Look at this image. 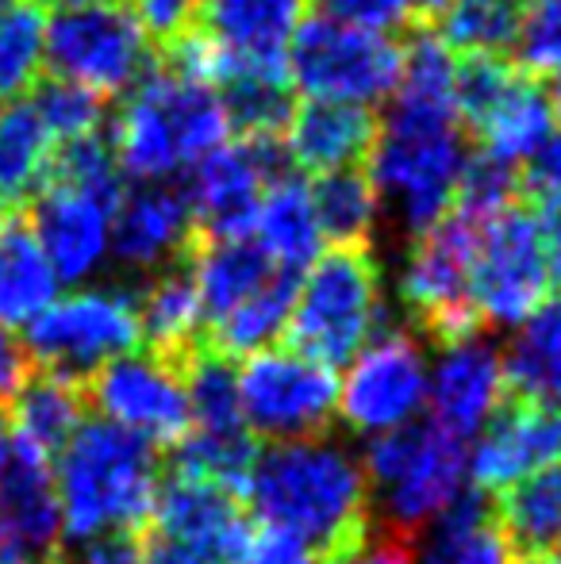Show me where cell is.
Returning a JSON list of instances; mask_svg holds the SVG:
<instances>
[{
	"instance_id": "obj_1",
	"label": "cell",
	"mask_w": 561,
	"mask_h": 564,
	"mask_svg": "<svg viewBox=\"0 0 561 564\" xmlns=\"http://www.w3.org/2000/svg\"><path fill=\"white\" fill-rule=\"evenodd\" d=\"M247 496L266 527L304 542L315 564H350L369 545L374 491L366 468L331 442H281L258 453Z\"/></svg>"
},
{
	"instance_id": "obj_2",
	"label": "cell",
	"mask_w": 561,
	"mask_h": 564,
	"mask_svg": "<svg viewBox=\"0 0 561 564\" xmlns=\"http://www.w3.org/2000/svg\"><path fill=\"white\" fill-rule=\"evenodd\" d=\"M54 465L62 530L74 542L150 530L162 460L147 438L116 423H82Z\"/></svg>"
},
{
	"instance_id": "obj_3",
	"label": "cell",
	"mask_w": 561,
	"mask_h": 564,
	"mask_svg": "<svg viewBox=\"0 0 561 564\" xmlns=\"http://www.w3.org/2000/svg\"><path fill=\"white\" fill-rule=\"evenodd\" d=\"M227 116L208 85L170 74L142 77L112 127V154L131 177L162 185L185 165L204 162L227 139Z\"/></svg>"
},
{
	"instance_id": "obj_4",
	"label": "cell",
	"mask_w": 561,
	"mask_h": 564,
	"mask_svg": "<svg viewBox=\"0 0 561 564\" xmlns=\"http://www.w3.org/2000/svg\"><path fill=\"white\" fill-rule=\"evenodd\" d=\"M385 319V273L369 246H331L296 289L284 338L289 349L338 369Z\"/></svg>"
},
{
	"instance_id": "obj_5",
	"label": "cell",
	"mask_w": 561,
	"mask_h": 564,
	"mask_svg": "<svg viewBox=\"0 0 561 564\" xmlns=\"http://www.w3.org/2000/svg\"><path fill=\"white\" fill-rule=\"evenodd\" d=\"M462 134L457 112L392 105L389 127L369 154V181L377 196H392L408 230L423 235L454 208L462 177Z\"/></svg>"
},
{
	"instance_id": "obj_6",
	"label": "cell",
	"mask_w": 561,
	"mask_h": 564,
	"mask_svg": "<svg viewBox=\"0 0 561 564\" xmlns=\"http://www.w3.org/2000/svg\"><path fill=\"white\" fill-rule=\"evenodd\" d=\"M366 480L385 511V530L416 538L423 522L439 519L457 499L465 480L462 438L434 423H404L385 431L366 449Z\"/></svg>"
},
{
	"instance_id": "obj_7",
	"label": "cell",
	"mask_w": 561,
	"mask_h": 564,
	"mask_svg": "<svg viewBox=\"0 0 561 564\" xmlns=\"http://www.w3.org/2000/svg\"><path fill=\"white\" fill-rule=\"evenodd\" d=\"M284 69L300 93L335 105H377L392 97L404 74V46L381 31H362L315 15L296 28Z\"/></svg>"
},
{
	"instance_id": "obj_8",
	"label": "cell",
	"mask_w": 561,
	"mask_h": 564,
	"mask_svg": "<svg viewBox=\"0 0 561 564\" xmlns=\"http://www.w3.org/2000/svg\"><path fill=\"white\" fill-rule=\"evenodd\" d=\"M550 265L542 250L539 216L524 204H508L496 216L477 219L470 296L481 323L516 327L527 323L550 296Z\"/></svg>"
},
{
	"instance_id": "obj_9",
	"label": "cell",
	"mask_w": 561,
	"mask_h": 564,
	"mask_svg": "<svg viewBox=\"0 0 561 564\" xmlns=\"http://www.w3.org/2000/svg\"><path fill=\"white\" fill-rule=\"evenodd\" d=\"M477 219L450 208L431 230H423L400 273V300L423 338L434 346H457L477 338V307L470 296Z\"/></svg>"
},
{
	"instance_id": "obj_10",
	"label": "cell",
	"mask_w": 561,
	"mask_h": 564,
	"mask_svg": "<svg viewBox=\"0 0 561 564\" xmlns=\"http://www.w3.org/2000/svg\"><path fill=\"white\" fill-rule=\"evenodd\" d=\"M139 346V300L123 289H93L51 300L28 323V341H23L39 369L74 380H85L105 361L136 354Z\"/></svg>"
},
{
	"instance_id": "obj_11",
	"label": "cell",
	"mask_w": 561,
	"mask_h": 564,
	"mask_svg": "<svg viewBox=\"0 0 561 564\" xmlns=\"http://www.w3.org/2000/svg\"><path fill=\"white\" fill-rule=\"evenodd\" d=\"M239 408L255 434L315 442L338 411V377L296 349H258L239 369Z\"/></svg>"
},
{
	"instance_id": "obj_12",
	"label": "cell",
	"mask_w": 561,
	"mask_h": 564,
	"mask_svg": "<svg viewBox=\"0 0 561 564\" xmlns=\"http://www.w3.org/2000/svg\"><path fill=\"white\" fill-rule=\"evenodd\" d=\"M46 62L54 74L93 89L97 97H116L147 74V35L136 15L116 4L69 8L46 23Z\"/></svg>"
},
{
	"instance_id": "obj_13",
	"label": "cell",
	"mask_w": 561,
	"mask_h": 564,
	"mask_svg": "<svg viewBox=\"0 0 561 564\" xmlns=\"http://www.w3.org/2000/svg\"><path fill=\"white\" fill-rule=\"evenodd\" d=\"M85 403L108 415V423L173 449L188 434V392L177 365L162 357H116L82 380Z\"/></svg>"
},
{
	"instance_id": "obj_14",
	"label": "cell",
	"mask_w": 561,
	"mask_h": 564,
	"mask_svg": "<svg viewBox=\"0 0 561 564\" xmlns=\"http://www.w3.org/2000/svg\"><path fill=\"white\" fill-rule=\"evenodd\" d=\"M427 400L423 346L408 330H389L354 361L338 388V415L358 434H385L404 426Z\"/></svg>"
},
{
	"instance_id": "obj_15",
	"label": "cell",
	"mask_w": 561,
	"mask_h": 564,
	"mask_svg": "<svg viewBox=\"0 0 561 564\" xmlns=\"http://www.w3.org/2000/svg\"><path fill=\"white\" fill-rule=\"evenodd\" d=\"M281 150L278 142H247L208 154L193 165L188 181V219L201 238H247L255 227L258 204L270 181H278Z\"/></svg>"
},
{
	"instance_id": "obj_16",
	"label": "cell",
	"mask_w": 561,
	"mask_h": 564,
	"mask_svg": "<svg viewBox=\"0 0 561 564\" xmlns=\"http://www.w3.org/2000/svg\"><path fill=\"white\" fill-rule=\"evenodd\" d=\"M561 453V411L554 403L524 400V395L504 392L500 408L493 411L485 434L473 446L470 468L473 488L504 491L519 484L524 476L550 468Z\"/></svg>"
},
{
	"instance_id": "obj_17",
	"label": "cell",
	"mask_w": 561,
	"mask_h": 564,
	"mask_svg": "<svg viewBox=\"0 0 561 564\" xmlns=\"http://www.w3.org/2000/svg\"><path fill=\"white\" fill-rule=\"evenodd\" d=\"M150 530L201 553L212 564H235L250 538L247 514L235 491L181 473H162L158 480Z\"/></svg>"
},
{
	"instance_id": "obj_18",
	"label": "cell",
	"mask_w": 561,
	"mask_h": 564,
	"mask_svg": "<svg viewBox=\"0 0 561 564\" xmlns=\"http://www.w3.org/2000/svg\"><path fill=\"white\" fill-rule=\"evenodd\" d=\"M112 212L116 208L77 193V188H39L31 200L28 224L58 281H82L105 261L108 246H112Z\"/></svg>"
},
{
	"instance_id": "obj_19",
	"label": "cell",
	"mask_w": 561,
	"mask_h": 564,
	"mask_svg": "<svg viewBox=\"0 0 561 564\" xmlns=\"http://www.w3.org/2000/svg\"><path fill=\"white\" fill-rule=\"evenodd\" d=\"M377 134L381 127L369 108L308 100V105L292 108V119L284 127V154L300 170L323 177V173L358 170L362 162H369Z\"/></svg>"
},
{
	"instance_id": "obj_20",
	"label": "cell",
	"mask_w": 561,
	"mask_h": 564,
	"mask_svg": "<svg viewBox=\"0 0 561 564\" xmlns=\"http://www.w3.org/2000/svg\"><path fill=\"white\" fill-rule=\"evenodd\" d=\"M504 365L488 341H457L442 349V361L434 369V380L427 384L434 411V426H442L454 438L473 434L481 423L493 419V411L504 400Z\"/></svg>"
},
{
	"instance_id": "obj_21",
	"label": "cell",
	"mask_w": 561,
	"mask_h": 564,
	"mask_svg": "<svg viewBox=\"0 0 561 564\" xmlns=\"http://www.w3.org/2000/svg\"><path fill=\"white\" fill-rule=\"evenodd\" d=\"M0 530L15 550L54 553L62 534V507L54 488V468L12 431V453L0 468Z\"/></svg>"
},
{
	"instance_id": "obj_22",
	"label": "cell",
	"mask_w": 561,
	"mask_h": 564,
	"mask_svg": "<svg viewBox=\"0 0 561 564\" xmlns=\"http://www.w3.org/2000/svg\"><path fill=\"white\" fill-rule=\"evenodd\" d=\"M181 258L188 261V276H193L196 300H201V315L212 323H219L227 312L250 300L273 273L270 258L258 242L247 238H201L188 235Z\"/></svg>"
},
{
	"instance_id": "obj_23",
	"label": "cell",
	"mask_w": 561,
	"mask_h": 564,
	"mask_svg": "<svg viewBox=\"0 0 561 564\" xmlns=\"http://www.w3.org/2000/svg\"><path fill=\"white\" fill-rule=\"evenodd\" d=\"M193 235L188 204L181 193L165 185H142L123 193L112 212V246L116 258L128 269H158L177 258Z\"/></svg>"
},
{
	"instance_id": "obj_24",
	"label": "cell",
	"mask_w": 561,
	"mask_h": 564,
	"mask_svg": "<svg viewBox=\"0 0 561 564\" xmlns=\"http://www.w3.org/2000/svg\"><path fill=\"white\" fill-rule=\"evenodd\" d=\"M312 0H201L196 23L239 62H284Z\"/></svg>"
},
{
	"instance_id": "obj_25",
	"label": "cell",
	"mask_w": 561,
	"mask_h": 564,
	"mask_svg": "<svg viewBox=\"0 0 561 564\" xmlns=\"http://www.w3.org/2000/svg\"><path fill=\"white\" fill-rule=\"evenodd\" d=\"M12 423V431L28 442L39 457H46L54 465L58 453L69 446L77 431H82L89 403H85L82 380L62 377L51 369H31L28 380L8 395V403H0Z\"/></svg>"
},
{
	"instance_id": "obj_26",
	"label": "cell",
	"mask_w": 561,
	"mask_h": 564,
	"mask_svg": "<svg viewBox=\"0 0 561 564\" xmlns=\"http://www.w3.org/2000/svg\"><path fill=\"white\" fill-rule=\"evenodd\" d=\"M511 561H550L561 542V468H539L493 499Z\"/></svg>"
},
{
	"instance_id": "obj_27",
	"label": "cell",
	"mask_w": 561,
	"mask_h": 564,
	"mask_svg": "<svg viewBox=\"0 0 561 564\" xmlns=\"http://www.w3.org/2000/svg\"><path fill=\"white\" fill-rule=\"evenodd\" d=\"M224 116L227 127L247 142H278L292 119V89L284 62H239L227 54L224 74Z\"/></svg>"
},
{
	"instance_id": "obj_28",
	"label": "cell",
	"mask_w": 561,
	"mask_h": 564,
	"mask_svg": "<svg viewBox=\"0 0 561 564\" xmlns=\"http://www.w3.org/2000/svg\"><path fill=\"white\" fill-rule=\"evenodd\" d=\"M554 100L547 97V89L531 74L519 69L516 82L504 89V97L488 108V116L470 134L481 142V154L516 165L531 158L542 142L554 139Z\"/></svg>"
},
{
	"instance_id": "obj_29",
	"label": "cell",
	"mask_w": 561,
	"mask_h": 564,
	"mask_svg": "<svg viewBox=\"0 0 561 564\" xmlns=\"http://www.w3.org/2000/svg\"><path fill=\"white\" fill-rule=\"evenodd\" d=\"M420 564H511L493 496L481 488L457 491L420 545Z\"/></svg>"
},
{
	"instance_id": "obj_30",
	"label": "cell",
	"mask_w": 561,
	"mask_h": 564,
	"mask_svg": "<svg viewBox=\"0 0 561 564\" xmlns=\"http://www.w3.org/2000/svg\"><path fill=\"white\" fill-rule=\"evenodd\" d=\"M255 230H258V246H262L273 265L284 269V273H300L320 253L323 242L312 188L296 177L270 181V188L262 193V204H258Z\"/></svg>"
},
{
	"instance_id": "obj_31",
	"label": "cell",
	"mask_w": 561,
	"mask_h": 564,
	"mask_svg": "<svg viewBox=\"0 0 561 564\" xmlns=\"http://www.w3.org/2000/svg\"><path fill=\"white\" fill-rule=\"evenodd\" d=\"M201 323L204 315L193 276L177 265L154 273V281L139 296V327L150 354L181 369V361L201 346Z\"/></svg>"
},
{
	"instance_id": "obj_32",
	"label": "cell",
	"mask_w": 561,
	"mask_h": 564,
	"mask_svg": "<svg viewBox=\"0 0 561 564\" xmlns=\"http://www.w3.org/2000/svg\"><path fill=\"white\" fill-rule=\"evenodd\" d=\"M58 292L51 261L23 216H12L0 230V327L31 323Z\"/></svg>"
},
{
	"instance_id": "obj_33",
	"label": "cell",
	"mask_w": 561,
	"mask_h": 564,
	"mask_svg": "<svg viewBox=\"0 0 561 564\" xmlns=\"http://www.w3.org/2000/svg\"><path fill=\"white\" fill-rule=\"evenodd\" d=\"M54 139L31 100H0V204L20 208L51 177Z\"/></svg>"
},
{
	"instance_id": "obj_34",
	"label": "cell",
	"mask_w": 561,
	"mask_h": 564,
	"mask_svg": "<svg viewBox=\"0 0 561 564\" xmlns=\"http://www.w3.org/2000/svg\"><path fill=\"white\" fill-rule=\"evenodd\" d=\"M504 388L539 403H561V300L542 304L524 323L504 357Z\"/></svg>"
},
{
	"instance_id": "obj_35",
	"label": "cell",
	"mask_w": 561,
	"mask_h": 564,
	"mask_svg": "<svg viewBox=\"0 0 561 564\" xmlns=\"http://www.w3.org/2000/svg\"><path fill=\"white\" fill-rule=\"evenodd\" d=\"M296 289H300L296 273L278 269L255 296L242 300V304L235 307V312H227L219 323H212L201 335V341L208 349H216V354H224L227 361L258 354V349H266L284 330L292 300H296Z\"/></svg>"
},
{
	"instance_id": "obj_36",
	"label": "cell",
	"mask_w": 561,
	"mask_h": 564,
	"mask_svg": "<svg viewBox=\"0 0 561 564\" xmlns=\"http://www.w3.org/2000/svg\"><path fill=\"white\" fill-rule=\"evenodd\" d=\"M312 204L323 238H331L335 246H374L381 196H377L369 173L362 170L323 173L312 188Z\"/></svg>"
},
{
	"instance_id": "obj_37",
	"label": "cell",
	"mask_w": 561,
	"mask_h": 564,
	"mask_svg": "<svg viewBox=\"0 0 561 564\" xmlns=\"http://www.w3.org/2000/svg\"><path fill=\"white\" fill-rule=\"evenodd\" d=\"M181 377H185L188 392V419H193L188 431L231 434L247 426L239 408V372L231 369V361L224 354H216V349H208L201 341L181 361Z\"/></svg>"
},
{
	"instance_id": "obj_38",
	"label": "cell",
	"mask_w": 561,
	"mask_h": 564,
	"mask_svg": "<svg viewBox=\"0 0 561 564\" xmlns=\"http://www.w3.org/2000/svg\"><path fill=\"white\" fill-rule=\"evenodd\" d=\"M524 0H450L434 15V35L462 54H504L524 28Z\"/></svg>"
},
{
	"instance_id": "obj_39",
	"label": "cell",
	"mask_w": 561,
	"mask_h": 564,
	"mask_svg": "<svg viewBox=\"0 0 561 564\" xmlns=\"http://www.w3.org/2000/svg\"><path fill=\"white\" fill-rule=\"evenodd\" d=\"M46 62V20L43 8L15 0L0 12V100L28 97L43 77Z\"/></svg>"
},
{
	"instance_id": "obj_40",
	"label": "cell",
	"mask_w": 561,
	"mask_h": 564,
	"mask_svg": "<svg viewBox=\"0 0 561 564\" xmlns=\"http://www.w3.org/2000/svg\"><path fill=\"white\" fill-rule=\"evenodd\" d=\"M46 185L77 188V193L93 196V200L108 204V208H116L123 200L120 162H116L112 147L105 139H97V134L62 142V150H54Z\"/></svg>"
},
{
	"instance_id": "obj_41",
	"label": "cell",
	"mask_w": 561,
	"mask_h": 564,
	"mask_svg": "<svg viewBox=\"0 0 561 564\" xmlns=\"http://www.w3.org/2000/svg\"><path fill=\"white\" fill-rule=\"evenodd\" d=\"M31 108L43 119V127L51 131L54 142H74L97 134L100 119H105V97H97L93 89L66 77H39L31 89Z\"/></svg>"
},
{
	"instance_id": "obj_42",
	"label": "cell",
	"mask_w": 561,
	"mask_h": 564,
	"mask_svg": "<svg viewBox=\"0 0 561 564\" xmlns=\"http://www.w3.org/2000/svg\"><path fill=\"white\" fill-rule=\"evenodd\" d=\"M516 170L508 162H496L488 154H477L462 165V177H457L454 193V212L470 219H488L500 208L516 204Z\"/></svg>"
},
{
	"instance_id": "obj_43",
	"label": "cell",
	"mask_w": 561,
	"mask_h": 564,
	"mask_svg": "<svg viewBox=\"0 0 561 564\" xmlns=\"http://www.w3.org/2000/svg\"><path fill=\"white\" fill-rule=\"evenodd\" d=\"M516 43L524 74H561V0H535L531 12H524Z\"/></svg>"
},
{
	"instance_id": "obj_44",
	"label": "cell",
	"mask_w": 561,
	"mask_h": 564,
	"mask_svg": "<svg viewBox=\"0 0 561 564\" xmlns=\"http://www.w3.org/2000/svg\"><path fill=\"white\" fill-rule=\"evenodd\" d=\"M131 4H136V23L142 35H150L158 46L193 28L196 12H201V0H131Z\"/></svg>"
},
{
	"instance_id": "obj_45",
	"label": "cell",
	"mask_w": 561,
	"mask_h": 564,
	"mask_svg": "<svg viewBox=\"0 0 561 564\" xmlns=\"http://www.w3.org/2000/svg\"><path fill=\"white\" fill-rule=\"evenodd\" d=\"M323 8V15L346 28H362V31H392L404 23V4L400 0H315Z\"/></svg>"
},
{
	"instance_id": "obj_46",
	"label": "cell",
	"mask_w": 561,
	"mask_h": 564,
	"mask_svg": "<svg viewBox=\"0 0 561 564\" xmlns=\"http://www.w3.org/2000/svg\"><path fill=\"white\" fill-rule=\"evenodd\" d=\"M524 188L535 204L542 208H561V134L550 142H542L531 158H527V173L524 177Z\"/></svg>"
},
{
	"instance_id": "obj_47",
	"label": "cell",
	"mask_w": 561,
	"mask_h": 564,
	"mask_svg": "<svg viewBox=\"0 0 561 564\" xmlns=\"http://www.w3.org/2000/svg\"><path fill=\"white\" fill-rule=\"evenodd\" d=\"M235 564H315V557L292 534H284L278 527H262V530H250L247 550H242V557Z\"/></svg>"
},
{
	"instance_id": "obj_48",
	"label": "cell",
	"mask_w": 561,
	"mask_h": 564,
	"mask_svg": "<svg viewBox=\"0 0 561 564\" xmlns=\"http://www.w3.org/2000/svg\"><path fill=\"white\" fill-rule=\"evenodd\" d=\"M142 545H147V530H142V534L93 538L82 564H142Z\"/></svg>"
},
{
	"instance_id": "obj_49",
	"label": "cell",
	"mask_w": 561,
	"mask_h": 564,
	"mask_svg": "<svg viewBox=\"0 0 561 564\" xmlns=\"http://www.w3.org/2000/svg\"><path fill=\"white\" fill-rule=\"evenodd\" d=\"M31 369H35L31 354L8 335V327H0V403H8V395L28 380Z\"/></svg>"
},
{
	"instance_id": "obj_50",
	"label": "cell",
	"mask_w": 561,
	"mask_h": 564,
	"mask_svg": "<svg viewBox=\"0 0 561 564\" xmlns=\"http://www.w3.org/2000/svg\"><path fill=\"white\" fill-rule=\"evenodd\" d=\"M350 564H416V538L385 530L381 542L366 545V550H362Z\"/></svg>"
},
{
	"instance_id": "obj_51",
	"label": "cell",
	"mask_w": 561,
	"mask_h": 564,
	"mask_svg": "<svg viewBox=\"0 0 561 564\" xmlns=\"http://www.w3.org/2000/svg\"><path fill=\"white\" fill-rule=\"evenodd\" d=\"M142 564H212V561H204L201 553H193V550H185V545H177V542H170V538L147 530Z\"/></svg>"
},
{
	"instance_id": "obj_52",
	"label": "cell",
	"mask_w": 561,
	"mask_h": 564,
	"mask_svg": "<svg viewBox=\"0 0 561 564\" xmlns=\"http://www.w3.org/2000/svg\"><path fill=\"white\" fill-rule=\"evenodd\" d=\"M547 216H539L542 227V250H547V265L550 276L561 281V208H542Z\"/></svg>"
},
{
	"instance_id": "obj_53",
	"label": "cell",
	"mask_w": 561,
	"mask_h": 564,
	"mask_svg": "<svg viewBox=\"0 0 561 564\" xmlns=\"http://www.w3.org/2000/svg\"><path fill=\"white\" fill-rule=\"evenodd\" d=\"M400 4H404V12L412 15V20L420 23V28H427V23H431L434 15H439L442 8L450 4V0H400Z\"/></svg>"
},
{
	"instance_id": "obj_54",
	"label": "cell",
	"mask_w": 561,
	"mask_h": 564,
	"mask_svg": "<svg viewBox=\"0 0 561 564\" xmlns=\"http://www.w3.org/2000/svg\"><path fill=\"white\" fill-rule=\"evenodd\" d=\"M39 8H54V12H69V8H97V4H112V0H31Z\"/></svg>"
},
{
	"instance_id": "obj_55",
	"label": "cell",
	"mask_w": 561,
	"mask_h": 564,
	"mask_svg": "<svg viewBox=\"0 0 561 564\" xmlns=\"http://www.w3.org/2000/svg\"><path fill=\"white\" fill-rule=\"evenodd\" d=\"M8 453H12V423H8L4 408H0V468H4Z\"/></svg>"
},
{
	"instance_id": "obj_56",
	"label": "cell",
	"mask_w": 561,
	"mask_h": 564,
	"mask_svg": "<svg viewBox=\"0 0 561 564\" xmlns=\"http://www.w3.org/2000/svg\"><path fill=\"white\" fill-rule=\"evenodd\" d=\"M28 564H69V561L62 557L58 550H54V553H43V557H39V561H28Z\"/></svg>"
},
{
	"instance_id": "obj_57",
	"label": "cell",
	"mask_w": 561,
	"mask_h": 564,
	"mask_svg": "<svg viewBox=\"0 0 561 564\" xmlns=\"http://www.w3.org/2000/svg\"><path fill=\"white\" fill-rule=\"evenodd\" d=\"M12 216H15V212H12V208H4V204H0V230L8 227V219H12Z\"/></svg>"
},
{
	"instance_id": "obj_58",
	"label": "cell",
	"mask_w": 561,
	"mask_h": 564,
	"mask_svg": "<svg viewBox=\"0 0 561 564\" xmlns=\"http://www.w3.org/2000/svg\"><path fill=\"white\" fill-rule=\"evenodd\" d=\"M550 100H554V112L561 116V77H558V89H554V97H550Z\"/></svg>"
},
{
	"instance_id": "obj_59",
	"label": "cell",
	"mask_w": 561,
	"mask_h": 564,
	"mask_svg": "<svg viewBox=\"0 0 561 564\" xmlns=\"http://www.w3.org/2000/svg\"><path fill=\"white\" fill-rule=\"evenodd\" d=\"M12 4H15V0H0V12H8Z\"/></svg>"
},
{
	"instance_id": "obj_60",
	"label": "cell",
	"mask_w": 561,
	"mask_h": 564,
	"mask_svg": "<svg viewBox=\"0 0 561 564\" xmlns=\"http://www.w3.org/2000/svg\"><path fill=\"white\" fill-rule=\"evenodd\" d=\"M519 564H554V561H519Z\"/></svg>"
}]
</instances>
